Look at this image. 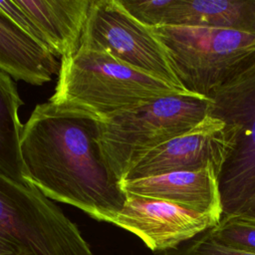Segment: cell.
<instances>
[{"label":"cell","mask_w":255,"mask_h":255,"mask_svg":"<svg viewBox=\"0 0 255 255\" xmlns=\"http://www.w3.org/2000/svg\"><path fill=\"white\" fill-rule=\"evenodd\" d=\"M220 170L209 164L197 170H180L123 181L126 192L166 200L219 220L222 203Z\"/></svg>","instance_id":"30bf717a"},{"label":"cell","mask_w":255,"mask_h":255,"mask_svg":"<svg viewBox=\"0 0 255 255\" xmlns=\"http://www.w3.org/2000/svg\"><path fill=\"white\" fill-rule=\"evenodd\" d=\"M22 105L16 84L0 70V164L16 177L25 179L20 151L23 124L19 111Z\"/></svg>","instance_id":"5bb4252c"},{"label":"cell","mask_w":255,"mask_h":255,"mask_svg":"<svg viewBox=\"0 0 255 255\" xmlns=\"http://www.w3.org/2000/svg\"><path fill=\"white\" fill-rule=\"evenodd\" d=\"M211 240L255 253V223L235 218H223L213 228L204 232Z\"/></svg>","instance_id":"9a60e30c"},{"label":"cell","mask_w":255,"mask_h":255,"mask_svg":"<svg viewBox=\"0 0 255 255\" xmlns=\"http://www.w3.org/2000/svg\"><path fill=\"white\" fill-rule=\"evenodd\" d=\"M33 23L42 45L66 58L80 46L92 0H16Z\"/></svg>","instance_id":"8fae6325"},{"label":"cell","mask_w":255,"mask_h":255,"mask_svg":"<svg viewBox=\"0 0 255 255\" xmlns=\"http://www.w3.org/2000/svg\"><path fill=\"white\" fill-rule=\"evenodd\" d=\"M225 218H235L255 223V189L232 215Z\"/></svg>","instance_id":"e0dca14e"},{"label":"cell","mask_w":255,"mask_h":255,"mask_svg":"<svg viewBox=\"0 0 255 255\" xmlns=\"http://www.w3.org/2000/svg\"><path fill=\"white\" fill-rule=\"evenodd\" d=\"M208 98V115L237 128L235 147L219 177L221 218H225L255 189V55Z\"/></svg>","instance_id":"8992f818"},{"label":"cell","mask_w":255,"mask_h":255,"mask_svg":"<svg viewBox=\"0 0 255 255\" xmlns=\"http://www.w3.org/2000/svg\"><path fill=\"white\" fill-rule=\"evenodd\" d=\"M210 99L173 95L100 122V144L116 176L123 182L149 150L195 127L208 114Z\"/></svg>","instance_id":"277c9868"},{"label":"cell","mask_w":255,"mask_h":255,"mask_svg":"<svg viewBox=\"0 0 255 255\" xmlns=\"http://www.w3.org/2000/svg\"><path fill=\"white\" fill-rule=\"evenodd\" d=\"M162 26H196L255 34V0H171Z\"/></svg>","instance_id":"4fadbf2b"},{"label":"cell","mask_w":255,"mask_h":255,"mask_svg":"<svg viewBox=\"0 0 255 255\" xmlns=\"http://www.w3.org/2000/svg\"><path fill=\"white\" fill-rule=\"evenodd\" d=\"M219 221L166 200L127 192L125 206L111 223L137 236L155 254L177 249Z\"/></svg>","instance_id":"9c48e42d"},{"label":"cell","mask_w":255,"mask_h":255,"mask_svg":"<svg viewBox=\"0 0 255 255\" xmlns=\"http://www.w3.org/2000/svg\"><path fill=\"white\" fill-rule=\"evenodd\" d=\"M154 255H255V253L235 249L211 240L205 233L192 239L190 243L177 249Z\"/></svg>","instance_id":"2e32d148"},{"label":"cell","mask_w":255,"mask_h":255,"mask_svg":"<svg viewBox=\"0 0 255 255\" xmlns=\"http://www.w3.org/2000/svg\"><path fill=\"white\" fill-rule=\"evenodd\" d=\"M58 72L55 92L48 101L84 112L99 122L158 98L191 96L105 51L86 47H79L74 54L63 58Z\"/></svg>","instance_id":"7a4b0ae2"},{"label":"cell","mask_w":255,"mask_h":255,"mask_svg":"<svg viewBox=\"0 0 255 255\" xmlns=\"http://www.w3.org/2000/svg\"><path fill=\"white\" fill-rule=\"evenodd\" d=\"M0 70L14 80L40 86L58 70L56 57L0 11Z\"/></svg>","instance_id":"7c38bea8"},{"label":"cell","mask_w":255,"mask_h":255,"mask_svg":"<svg viewBox=\"0 0 255 255\" xmlns=\"http://www.w3.org/2000/svg\"><path fill=\"white\" fill-rule=\"evenodd\" d=\"M184 87L207 97L255 55V34L196 26L151 28Z\"/></svg>","instance_id":"5b68a950"},{"label":"cell","mask_w":255,"mask_h":255,"mask_svg":"<svg viewBox=\"0 0 255 255\" xmlns=\"http://www.w3.org/2000/svg\"><path fill=\"white\" fill-rule=\"evenodd\" d=\"M236 137L235 126L207 115L192 128L149 150L125 180L172 171L197 170L209 164L215 165L221 173L235 147Z\"/></svg>","instance_id":"ba28073f"},{"label":"cell","mask_w":255,"mask_h":255,"mask_svg":"<svg viewBox=\"0 0 255 255\" xmlns=\"http://www.w3.org/2000/svg\"><path fill=\"white\" fill-rule=\"evenodd\" d=\"M79 47L105 51L184 94L197 95L184 87L169 53L152 29L131 16L120 0H92Z\"/></svg>","instance_id":"52a82bcc"},{"label":"cell","mask_w":255,"mask_h":255,"mask_svg":"<svg viewBox=\"0 0 255 255\" xmlns=\"http://www.w3.org/2000/svg\"><path fill=\"white\" fill-rule=\"evenodd\" d=\"M92 116L46 102L35 107L20 139L24 178L51 200L111 223L127 192L108 164Z\"/></svg>","instance_id":"6da1fadb"},{"label":"cell","mask_w":255,"mask_h":255,"mask_svg":"<svg viewBox=\"0 0 255 255\" xmlns=\"http://www.w3.org/2000/svg\"><path fill=\"white\" fill-rule=\"evenodd\" d=\"M0 255H94L79 227L34 184L0 164Z\"/></svg>","instance_id":"3957f363"}]
</instances>
